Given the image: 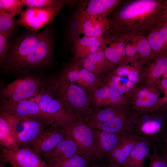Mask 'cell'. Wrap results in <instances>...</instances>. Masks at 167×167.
<instances>
[{
	"instance_id": "cell-1",
	"label": "cell",
	"mask_w": 167,
	"mask_h": 167,
	"mask_svg": "<svg viewBox=\"0 0 167 167\" xmlns=\"http://www.w3.org/2000/svg\"><path fill=\"white\" fill-rule=\"evenodd\" d=\"M164 0L122 1L109 20L112 30L147 37L162 22Z\"/></svg>"
},
{
	"instance_id": "cell-2",
	"label": "cell",
	"mask_w": 167,
	"mask_h": 167,
	"mask_svg": "<svg viewBox=\"0 0 167 167\" xmlns=\"http://www.w3.org/2000/svg\"><path fill=\"white\" fill-rule=\"evenodd\" d=\"M46 86L69 109L84 119L93 109L86 90L61 75L46 83Z\"/></svg>"
},
{
	"instance_id": "cell-3",
	"label": "cell",
	"mask_w": 167,
	"mask_h": 167,
	"mask_svg": "<svg viewBox=\"0 0 167 167\" xmlns=\"http://www.w3.org/2000/svg\"><path fill=\"white\" fill-rule=\"evenodd\" d=\"M38 105L41 109L51 118L54 124L60 127L64 128L84 121L83 118L72 112L46 86L44 87L42 99Z\"/></svg>"
},
{
	"instance_id": "cell-4",
	"label": "cell",
	"mask_w": 167,
	"mask_h": 167,
	"mask_svg": "<svg viewBox=\"0 0 167 167\" xmlns=\"http://www.w3.org/2000/svg\"><path fill=\"white\" fill-rule=\"evenodd\" d=\"M64 128L66 136L75 143L80 155L91 165L101 162L96 149L91 127L84 121H81Z\"/></svg>"
},
{
	"instance_id": "cell-5",
	"label": "cell",
	"mask_w": 167,
	"mask_h": 167,
	"mask_svg": "<svg viewBox=\"0 0 167 167\" xmlns=\"http://www.w3.org/2000/svg\"><path fill=\"white\" fill-rule=\"evenodd\" d=\"M45 83L40 79L32 77L16 79L2 88L1 98L14 102L28 99L45 86Z\"/></svg>"
},
{
	"instance_id": "cell-6",
	"label": "cell",
	"mask_w": 167,
	"mask_h": 167,
	"mask_svg": "<svg viewBox=\"0 0 167 167\" xmlns=\"http://www.w3.org/2000/svg\"><path fill=\"white\" fill-rule=\"evenodd\" d=\"M47 28L40 32H31L17 39L8 50L7 59L3 65L7 70L14 71L46 32Z\"/></svg>"
},
{
	"instance_id": "cell-7",
	"label": "cell",
	"mask_w": 167,
	"mask_h": 167,
	"mask_svg": "<svg viewBox=\"0 0 167 167\" xmlns=\"http://www.w3.org/2000/svg\"><path fill=\"white\" fill-rule=\"evenodd\" d=\"M52 42L50 29L47 28L45 34L14 71L23 72L42 66L48 62L51 56Z\"/></svg>"
},
{
	"instance_id": "cell-8",
	"label": "cell",
	"mask_w": 167,
	"mask_h": 167,
	"mask_svg": "<svg viewBox=\"0 0 167 167\" xmlns=\"http://www.w3.org/2000/svg\"><path fill=\"white\" fill-rule=\"evenodd\" d=\"M64 6L63 5L54 8L26 7L15 21L16 23L31 32H37L51 23Z\"/></svg>"
},
{
	"instance_id": "cell-9",
	"label": "cell",
	"mask_w": 167,
	"mask_h": 167,
	"mask_svg": "<svg viewBox=\"0 0 167 167\" xmlns=\"http://www.w3.org/2000/svg\"><path fill=\"white\" fill-rule=\"evenodd\" d=\"M0 159L13 167H47V164L31 147L17 150L0 146Z\"/></svg>"
},
{
	"instance_id": "cell-10",
	"label": "cell",
	"mask_w": 167,
	"mask_h": 167,
	"mask_svg": "<svg viewBox=\"0 0 167 167\" xmlns=\"http://www.w3.org/2000/svg\"><path fill=\"white\" fill-rule=\"evenodd\" d=\"M0 111L21 118H38L50 126L54 124L51 118L41 109L38 104L27 99L14 102L1 98Z\"/></svg>"
},
{
	"instance_id": "cell-11",
	"label": "cell",
	"mask_w": 167,
	"mask_h": 167,
	"mask_svg": "<svg viewBox=\"0 0 167 167\" xmlns=\"http://www.w3.org/2000/svg\"><path fill=\"white\" fill-rule=\"evenodd\" d=\"M131 134L152 139H162L167 133V123L161 116L146 115L138 121H131Z\"/></svg>"
},
{
	"instance_id": "cell-12",
	"label": "cell",
	"mask_w": 167,
	"mask_h": 167,
	"mask_svg": "<svg viewBox=\"0 0 167 167\" xmlns=\"http://www.w3.org/2000/svg\"><path fill=\"white\" fill-rule=\"evenodd\" d=\"M61 75L68 81L76 84L88 92L102 84L98 75L78 66L75 62L65 66Z\"/></svg>"
},
{
	"instance_id": "cell-13",
	"label": "cell",
	"mask_w": 167,
	"mask_h": 167,
	"mask_svg": "<svg viewBox=\"0 0 167 167\" xmlns=\"http://www.w3.org/2000/svg\"><path fill=\"white\" fill-rule=\"evenodd\" d=\"M72 27L75 35L83 36L99 37L103 36L111 28L109 20L107 17L92 16L76 19Z\"/></svg>"
},
{
	"instance_id": "cell-14",
	"label": "cell",
	"mask_w": 167,
	"mask_h": 167,
	"mask_svg": "<svg viewBox=\"0 0 167 167\" xmlns=\"http://www.w3.org/2000/svg\"><path fill=\"white\" fill-rule=\"evenodd\" d=\"M105 35L102 47L106 57L112 64L122 62L126 57V47L128 36L111 29Z\"/></svg>"
},
{
	"instance_id": "cell-15",
	"label": "cell",
	"mask_w": 167,
	"mask_h": 167,
	"mask_svg": "<svg viewBox=\"0 0 167 167\" xmlns=\"http://www.w3.org/2000/svg\"><path fill=\"white\" fill-rule=\"evenodd\" d=\"M141 137L133 134L124 133L102 163L106 165L124 167L132 150Z\"/></svg>"
},
{
	"instance_id": "cell-16",
	"label": "cell",
	"mask_w": 167,
	"mask_h": 167,
	"mask_svg": "<svg viewBox=\"0 0 167 167\" xmlns=\"http://www.w3.org/2000/svg\"><path fill=\"white\" fill-rule=\"evenodd\" d=\"M66 137L65 129L54 124L43 130L31 148L43 157Z\"/></svg>"
},
{
	"instance_id": "cell-17",
	"label": "cell",
	"mask_w": 167,
	"mask_h": 167,
	"mask_svg": "<svg viewBox=\"0 0 167 167\" xmlns=\"http://www.w3.org/2000/svg\"><path fill=\"white\" fill-rule=\"evenodd\" d=\"M24 128L16 134L17 145L19 148L31 147L49 124L41 119L35 118H22Z\"/></svg>"
},
{
	"instance_id": "cell-18",
	"label": "cell",
	"mask_w": 167,
	"mask_h": 167,
	"mask_svg": "<svg viewBox=\"0 0 167 167\" xmlns=\"http://www.w3.org/2000/svg\"><path fill=\"white\" fill-rule=\"evenodd\" d=\"M91 128L96 149L102 163L106 156L117 145L124 133L110 132Z\"/></svg>"
},
{
	"instance_id": "cell-19",
	"label": "cell",
	"mask_w": 167,
	"mask_h": 167,
	"mask_svg": "<svg viewBox=\"0 0 167 167\" xmlns=\"http://www.w3.org/2000/svg\"><path fill=\"white\" fill-rule=\"evenodd\" d=\"M122 0H91L79 9L76 19L92 16L107 17L112 13Z\"/></svg>"
},
{
	"instance_id": "cell-20",
	"label": "cell",
	"mask_w": 167,
	"mask_h": 167,
	"mask_svg": "<svg viewBox=\"0 0 167 167\" xmlns=\"http://www.w3.org/2000/svg\"><path fill=\"white\" fill-rule=\"evenodd\" d=\"M104 36L77 37L73 41L72 51L76 59L86 57L100 49L104 43Z\"/></svg>"
},
{
	"instance_id": "cell-21",
	"label": "cell",
	"mask_w": 167,
	"mask_h": 167,
	"mask_svg": "<svg viewBox=\"0 0 167 167\" xmlns=\"http://www.w3.org/2000/svg\"><path fill=\"white\" fill-rule=\"evenodd\" d=\"M76 61L74 62L78 66L97 75L112 64L106 57L102 47L87 57Z\"/></svg>"
},
{
	"instance_id": "cell-22",
	"label": "cell",
	"mask_w": 167,
	"mask_h": 167,
	"mask_svg": "<svg viewBox=\"0 0 167 167\" xmlns=\"http://www.w3.org/2000/svg\"><path fill=\"white\" fill-rule=\"evenodd\" d=\"M147 37L152 49V58L167 53V22H161Z\"/></svg>"
},
{
	"instance_id": "cell-23",
	"label": "cell",
	"mask_w": 167,
	"mask_h": 167,
	"mask_svg": "<svg viewBox=\"0 0 167 167\" xmlns=\"http://www.w3.org/2000/svg\"><path fill=\"white\" fill-rule=\"evenodd\" d=\"M152 141L148 137H142L131 152L124 167H144L149 154Z\"/></svg>"
},
{
	"instance_id": "cell-24",
	"label": "cell",
	"mask_w": 167,
	"mask_h": 167,
	"mask_svg": "<svg viewBox=\"0 0 167 167\" xmlns=\"http://www.w3.org/2000/svg\"><path fill=\"white\" fill-rule=\"evenodd\" d=\"M152 53V49L147 37L128 36L126 47V56L131 58L137 56L147 58L151 55Z\"/></svg>"
},
{
	"instance_id": "cell-25",
	"label": "cell",
	"mask_w": 167,
	"mask_h": 167,
	"mask_svg": "<svg viewBox=\"0 0 167 167\" xmlns=\"http://www.w3.org/2000/svg\"><path fill=\"white\" fill-rule=\"evenodd\" d=\"M79 155L75 143L66 136L50 152L43 157L46 162L54 160L67 158Z\"/></svg>"
},
{
	"instance_id": "cell-26",
	"label": "cell",
	"mask_w": 167,
	"mask_h": 167,
	"mask_svg": "<svg viewBox=\"0 0 167 167\" xmlns=\"http://www.w3.org/2000/svg\"><path fill=\"white\" fill-rule=\"evenodd\" d=\"M16 134L11 126L0 114V144L5 148L17 150L19 148L16 140Z\"/></svg>"
},
{
	"instance_id": "cell-27",
	"label": "cell",
	"mask_w": 167,
	"mask_h": 167,
	"mask_svg": "<svg viewBox=\"0 0 167 167\" xmlns=\"http://www.w3.org/2000/svg\"><path fill=\"white\" fill-rule=\"evenodd\" d=\"M94 128L110 132L131 134V121H127L122 113Z\"/></svg>"
},
{
	"instance_id": "cell-28",
	"label": "cell",
	"mask_w": 167,
	"mask_h": 167,
	"mask_svg": "<svg viewBox=\"0 0 167 167\" xmlns=\"http://www.w3.org/2000/svg\"><path fill=\"white\" fill-rule=\"evenodd\" d=\"M92 165L81 156L78 155L73 157L50 161L47 167H89Z\"/></svg>"
},
{
	"instance_id": "cell-29",
	"label": "cell",
	"mask_w": 167,
	"mask_h": 167,
	"mask_svg": "<svg viewBox=\"0 0 167 167\" xmlns=\"http://www.w3.org/2000/svg\"><path fill=\"white\" fill-rule=\"evenodd\" d=\"M23 7L54 8L65 5L66 1L55 0H20Z\"/></svg>"
},
{
	"instance_id": "cell-30",
	"label": "cell",
	"mask_w": 167,
	"mask_h": 167,
	"mask_svg": "<svg viewBox=\"0 0 167 167\" xmlns=\"http://www.w3.org/2000/svg\"><path fill=\"white\" fill-rule=\"evenodd\" d=\"M23 7L20 0H0V10L14 17L21 15Z\"/></svg>"
},
{
	"instance_id": "cell-31",
	"label": "cell",
	"mask_w": 167,
	"mask_h": 167,
	"mask_svg": "<svg viewBox=\"0 0 167 167\" xmlns=\"http://www.w3.org/2000/svg\"><path fill=\"white\" fill-rule=\"evenodd\" d=\"M14 17L0 10V32L11 34L16 27Z\"/></svg>"
},
{
	"instance_id": "cell-32",
	"label": "cell",
	"mask_w": 167,
	"mask_h": 167,
	"mask_svg": "<svg viewBox=\"0 0 167 167\" xmlns=\"http://www.w3.org/2000/svg\"><path fill=\"white\" fill-rule=\"evenodd\" d=\"M0 114L7 120L14 129L16 134L23 130L24 126L22 118L2 111H0Z\"/></svg>"
},
{
	"instance_id": "cell-33",
	"label": "cell",
	"mask_w": 167,
	"mask_h": 167,
	"mask_svg": "<svg viewBox=\"0 0 167 167\" xmlns=\"http://www.w3.org/2000/svg\"><path fill=\"white\" fill-rule=\"evenodd\" d=\"M11 34L0 32V66L4 65L7 59L8 45L7 39Z\"/></svg>"
},
{
	"instance_id": "cell-34",
	"label": "cell",
	"mask_w": 167,
	"mask_h": 167,
	"mask_svg": "<svg viewBox=\"0 0 167 167\" xmlns=\"http://www.w3.org/2000/svg\"><path fill=\"white\" fill-rule=\"evenodd\" d=\"M148 157L149 160L148 167H167V162L160 154L157 148L155 147L152 152Z\"/></svg>"
},
{
	"instance_id": "cell-35",
	"label": "cell",
	"mask_w": 167,
	"mask_h": 167,
	"mask_svg": "<svg viewBox=\"0 0 167 167\" xmlns=\"http://www.w3.org/2000/svg\"><path fill=\"white\" fill-rule=\"evenodd\" d=\"M116 71L118 75L122 76L128 75L130 71L126 67L120 66L116 69Z\"/></svg>"
},
{
	"instance_id": "cell-36",
	"label": "cell",
	"mask_w": 167,
	"mask_h": 167,
	"mask_svg": "<svg viewBox=\"0 0 167 167\" xmlns=\"http://www.w3.org/2000/svg\"><path fill=\"white\" fill-rule=\"evenodd\" d=\"M128 75L129 80L132 82H136L139 79V75L138 73L136 71H130Z\"/></svg>"
},
{
	"instance_id": "cell-37",
	"label": "cell",
	"mask_w": 167,
	"mask_h": 167,
	"mask_svg": "<svg viewBox=\"0 0 167 167\" xmlns=\"http://www.w3.org/2000/svg\"><path fill=\"white\" fill-rule=\"evenodd\" d=\"M163 7V19L164 21L167 22V0L164 1Z\"/></svg>"
},
{
	"instance_id": "cell-38",
	"label": "cell",
	"mask_w": 167,
	"mask_h": 167,
	"mask_svg": "<svg viewBox=\"0 0 167 167\" xmlns=\"http://www.w3.org/2000/svg\"><path fill=\"white\" fill-rule=\"evenodd\" d=\"M149 101L153 103H156L157 102L158 97L157 95L154 93H151L148 94V96Z\"/></svg>"
},
{
	"instance_id": "cell-39",
	"label": "cell",
	"mask_w": 167,
	"mask_h": 167,
	"mask_svg": "<svg viewBox=\"0 0 167 167\" xmlns=\"http://www.w3.org/2000/svg\"><path fill=\"white\" fill-rule=\"evenodd\" d=\"M148 93V91L146 88H144L140 90L138 93V96L139 98H142L146 96Z\"/></svg>"
},
{
	"instance_id": "cell-40",
	"label": "cell",
	"mask_w": 167,
	"mask_h": 167,
	"mask_svg": "<svg viewBox=\"0 0 167 167\" xmlns=\"http://www.w3.org/2000/svg\"><path fill=\"white\" fill-rule=\"evenodd\" d=\"M121 79V77L118 76H113L112 78L111 83L110 84L118 85Z\"/></svg>"
},
{
	"instance_id": "cell-41",
	"label": "cell",
	"mask_w": 167,
	"mask_h": 167,
	"mask_svg": "<svg viewBox=\"0 0 167 167\" xmlns=\"http://www.w3.org/2000/svg\"><path fill=\"white\" fill-rule=\"evenodd\" d=\"M106 165L101 162L95 163L89 167H105Z\"/></svg>"
},
{
	"instance_id": "cell-42",
	"label": "cell",
	"mask_w": 167,
	"mask_h": 167,
	"mask_svg": "<svg viewBox=\"0 0 167 167\" xmlns=\"http://www.w3.org/2000/svg\"><path fill=\"white\" fill-rule=\"evenodd\" d=\"M162 140L164 143V147L165 149V151L167 152V133L164 136Z\"/></svg>"
},
{
	"instance_id": "cell-43",
	"label": "cell",
	"mask_w": 167,
	"mask_h": 167,
	"mask_svg": "<svg viewBox=\"0 0 167 167\" xmlns=\"http://www.w3.org/2000/svg\"><path fill=\"white\" fill-rule=\"evenodd\" d=\"M144 101L141 99H138L136 101L135 104L137 106L140 107L143 106Z\"/></svg>"
},
{
	"instance_id": "cell-44",
	"label": "cell",
	"mask_w": 167,
	"mask_h": 167,
	"mask_svg": "<svg viewBox=\"0 0 167 167\" xmlns=\"http://www.w3.org/2000/svg\"><path fill=\"white\" fill-rule=\"evenodd\" d=\"M161 85L164 88L167 90V78L165 79L162 81Z\"/></svg>"
},
{
	"instance_id": "cell-45",
	"label": "cell",
	"mask_w": 167,
	"mask_h": 167,
	"mask_svg": "<svg viewBox=\"0 0 167 167\" xmlns=\"http://www.w3.org/2000/svg\"><path fill=\"white\" fill-rule=\"evenodd\" d=\"M133 83L132 81L130 80H128V82L126 84V87H127L129 88H130L133 86Z\"/></svg>"
},
{
	"instance_id": "cell-46",
	"label": "cell",
	"mask_w": 167,
	"mask_h": 167,
	"mask_svg": "<svg viewBox=\"0 0 167 167\" xmlns=\"http://www.w3.org/2000/svg\"><path fill=\"white\" fill-rule=\"evenodd\" d=\"M128 80L126 79L125 78H121V79L120 82L121 81L122 83H123V84H126V83L128 82Z\"/></svg>"
},
{
	"instance_id": "cell-47",
	"label": "cell",
	"mask_w": 167,
	"mask_h": 167,
	"mask_svg": "<svg viewBox=\"0 0 167 167\" xmlns=\"http://www.w3.org/2000/svg\"><path fill=\"white\" fill-rule=\"evenodd\" d=\"M161 155L167 162V152L165 151Z\"/></svg>"
},
{
	"instance_id": "cell-48",
	"label": "cell",
	"mask_w": 167,
	"mask_h": 167,
	"mask_svg": "<svg viewBox=\"0 0 167 167\" xmlns=\"http://www.w3.org/2000/svg\"><path fill=\"white\" fill-rule=\"evenodd\" d=\"M0 167H6V163L0 159Z\"/></svg>"
},
{
	"instance_id": "cell-49",
	"label": "cell",
	"mask_w": 167,
	"mask_h": 167,
	"mask_svg": "<svg viewBox=\"0 0 167 167\" xmlns=\"http://www.w3.org/2000/svg\"><path fill=\"white\" fill-rule=\"evenodd\" d=\"M105 167H117V166H113L111 165H106Z\"/></svg>"
}]
</instances>
